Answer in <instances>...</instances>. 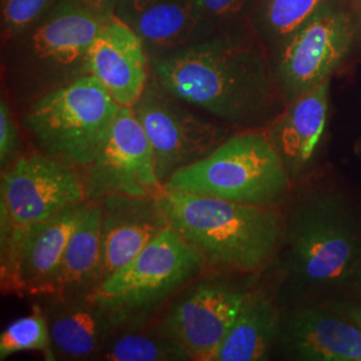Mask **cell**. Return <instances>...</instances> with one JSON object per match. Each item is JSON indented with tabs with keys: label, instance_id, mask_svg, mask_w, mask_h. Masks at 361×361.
I'll return each instance as SVG.
<instances>
[{
	"label": "cell",
	"instance_id": "6da1fadb",
	"mask_svg": "<svg viewBox=\"0 0 361 361\" xmlns=\"http://www.w3.org/2000/svg\"><path fill=\"white\" fill-rule=\"evenodd\" d=\"M152 75L171 95L234 126L264 122L283 98L271 55L253 31L152 58Z\"/></svg>",
	"mask_w": 361,
	"mask_h": 361
},
{
	"label": "cell",
	"instance_id": "7a4b0ae2",
	"mask_svg": "<svg viewBox=\"0 0 361 361\" xmlns=\"http://www.w3.org/2000/svg\"><path fill=\"white\" fill-rule=\"evenodd\" d=\"M155 204L169 226L202 259L233 271H255L271 261L285 235L271 207L162 189Z\"/></svg>",
	"mask_w": 361,
	"mask_h": 361
},
{
	"label": "cell",
	"instance_id": "3957f363",
	"mask_svg": "<svg viewBox=\"0 0 361 361\" xmlns=\"http://www.w3.org/2000/svg\"><path fill=\"white\" fill-rule=\"evenodd\" d=\"M285 235L290 271L307 286L350 284L361 271L360 225L336 194H305L292 209Z\"/></svg>",
	"mask_w": 361,
	"mask_h": 361
},
{
	"label": "cell",
	"instance_id": "277c9868",
	"mask_svg": "<svg viewBox=\"0 0 361 361\" xmlns=\"http://www.w3.org/2000/svg\"><path fill=\"white\" fill-rule=\"evenodd\" d=\"M289 176L269 135L247 131L226 138L201 161L177 170L164 188L273 207L288 193Z\"/></svg>",
	"mask_w": 361,
	"mask_h": 361
},
{
	"label": "cell",
	"instance_id": "5b68a950",
	"mask_svg": "<svg viewBox=\"0 0 361 361\" xmlns=\"http://www.w3.org/2000/svg\"><path fill=\"white\" fill-rule=\"evenodd\" d=\"M119 107L104 85L86 74L39 95L26 126L46 154L73 168H90Z\"/></svg>",
	"mask_w": 361,
	"mask_h": 361
},
{
	"label": "cell",
	"instance_id": "8992f818",
	"mask_svg": "<svg viewBox=\"0 0 361 361\" xmlns=\"http://www.w3.org/2000/svg\"><path fill=\"white\" fill-rule=\"evenodd\" d=\"M109 19L59 0L34 26L3 43L6 65L26 86L58 89L87 74V52Z\"/></svg>",
	"mask_w": 361,
	"mask_h": 361
},
{
	"label": "cell",
	"instance_id": "52a82bcc",
	"mask_svg": "<svg viewBox=\"0 0 361 361\" xmlns=\"http://www.w3.org/2000/svg\"><path fill=\"white\" fill-rule=\"evenodd\" d=\"M89 193L73 166L47 154L19 157L1 176L0 269L6 268L30 229Z\"/></svg>",
	"mask_w": 361,
	"mask_h": 361
},
{
	"label": "cell",
	"instance_id": "ba28073f",
	"mask_svg": "<svg viewBox=\"0 0 361 361\" xmlns=\"http://www.w3.org/2000/svg\"><path fill=\"white\" fill-rule=\"evenodd\" d=\"M202 261L193 246L168 225L137 257L95 285L90 301L111 323L125 320L153 308L193 279Z\"/></svg>",
	"mask_w": 361,
	"mask_h": 361
},
{
	"label": "cell",
	"instance_id": "9c48e42d",
	"mask_svg": "<svg viewBox=\"0 0 361 361\" xmlns=\"http://www.w3.org/2000/svg\"><path fill=\"white\" fill-rule=\"evenodd\" d=\"M188 106L165 90L153 75L133 106L153 147L162 186L177 170L201 161L226 140L224 130Z\"/></svg>",
	"mask_w": 361,
	"mask_h": 361
},
{
	"label": "cell",
	"instance_id": "30bf717a",
	"mask_svg": "<svg viewBox=\"0 0 361 361\" xmlns=\"http://www.w3.org/2000/svg\"><path fill=\"white\" fill-rule=\"evenodd\" d=\"M355 30L350 15L332 0L271 55L283 99L289 104L329 80L348 55Z\"/></svg>",
	"mask_w": 361,
	"mask_h": 361
},
{
	"label": "cell",
	"instance_id": "8fae6325",
	"mask_svg": "<svg viewBox=\"0 0 361 361\" xmlns=\"http://www.w3.org/2000/svg\"><path fill=\"white\" fill-rule=\"evenodd\" d=\"M162 189L154 153L134 109L121 106L104 146L89 168L94 195L154 197Z\"/></svg>",
	"mask_w": 361,
	"mask_h": 361
},
{
	"label": "cell",
	"instance_id": "7c38bea8",
	"mask_svg": "<svg viewBox=\"0 0 361 361\" xmlns=\"http://www.w3.org/2000/svg\"><path fill=\"white\" fill-rule=\"evenodd\" d=\"M245 296L228 285H201L170 310L162 324L164 336L188 360L214 361Z\"/></svg>",
	"mask_w": 361,
	"mask_h": 361
},
{
	"label": "cell",
	"instance_id": "4fadbf2b",
	"mask_svg": "<svg viewBox=\"0 0 361 361\" xmlns=\"http://www.w3.org/2000/svg\"><path fill=\"white\" fill-rule=\"evenodd\" d=\"M86 205L65 207L44 219L22 238L8 265L1 269V286L13 293H52L66 246Z\"/></svg>",
	"mask_w": 361,
	"mask_h": 361
},
{
	"label": "cell",
	"instance_id": "5bb4252c",
	"mask_svg": "<svg viewBox=\"0 0 361 361\" xmlns=\"http://www.w3.org/2000/svg\"><path fill=\"white\" fill-rule=\"evenodd\" d=\"M86 67L119 106L137 104L152 78V59L142 39L116 15L91 43Z\"/></svg>",
	"mask_w": 361,
	"mask_h": 361
},
{
	"label": "cell",
	"instance_id": "9a60e30c",
	"mask_svg": "<svg viewBox=\"0 0 361 361\" xmlns=\"http://www.w3.org/2000/svg\"><path fill=\"white\" fill-rule=\"evenodd\" d=\"M168 226L154 197L106 195L102 209V249L97 284L137 257Z\"/></svg>",
	"mask_w": 361,
	"mask_h": 361
},
{
	"label": "cell",
	"instance_id": "2e32d148",
	"mask_svg": "<svg viewBox=\"0 0 361 361\" xmlns=\"http://www.w3.org/2000/svg\"><path fill=\"white\" fill-rule=\"evenodd\" d=\"M285 345L297 359L361 361V325L325 308H302L285 324Z\"/></svg>",
	"mask_w": 361,
	"mask_h": 361
},
{
	"label": "cell",
	"instance_id": "e0dca14e",
	"mask_svg": "<svg viewBox=\"0 0 361 361\" xmlns=\"http://www.w3.org/2000/svg\"><path fill=\"white\" fill-rule=\"evenodd\" d=\"M329 80L297 97L271 123L269 138L289 174L305 168L323 138Z\"/></svg>",
	"mask_w": 361,
	"mask_h": 361
},
{
	"label": "cell",
	"instance_id": "ac0fdd59",
	"mask_svg": "<svg viewBox=\"0 0 361 361\" xmlns=\"http://www.w3.org/2000/svg\"><path fill=\"white\" fill-rule=\"evenodd\" d=\"M129 25L142 39L150 59L202 42L198 0H154Z\"/></svg>",
	"mask_w": 361,
	"mask_h": 361
},
{
	"label": "cell",
	"instance_id": "d6986e66",
	"mask_svg": "<svg viewBox=\"0 0 361 361\" xmlns=\"http://www.w3.org/2000/svg\"><path fill=\"white\" fill-rule=\"evenodd\" d=\"M279 332V314L262 293H246L214 361L265 360Z\"/></svg>",
	"mask_w": 361,
	"mask_h": 361
},
{
	"label": "cell",
	"instance_id": "ffe728a7",
	"mask_svg": "<svg viewBox=\"0 0 361 361\" xmlns=\"http://www.w3.org/2000/svg\"><path fill=\"white\" fill-rule=\"evenodd\" d=\"M101 234L102 207L86 205L66 246L54 292H63L90 280L97 281L102 249Z\"/></svg>",
	"mask_w": 361,
	"mask_h": 361
},
{
	"label": "cell",
	"instance_id": "44dd1931",
	"mask_svg": "<svg viewBox=\"0 0 361 361\" xmlns=\"http://www.w3.org/2000/svg\"><path fill=\"white\" fill-rule=\"evenodd\" d=\"M332 0H257L252 31L268 50L277 51Z\"/></svg>",
	"mask_w": 361,
	"mask_h": 361
},
{
	"label": "cell",
	"instance_id": "7402d4cb",
	"mask_svg": "<svg viewBox=\"0 0 361 361\" xmlns=\"http://www.w3.org/2000/svg\"><path fill=\"white\" fill-rule=\"evenodd\" d=\"M107 323L111 320L91 301L90 305H71L52 319V345L68 357L90 356L101 345Z\"/></svg>",
	"mask_w": 361,
	"mask_h": 361
},
{
	"label": "cell",
	"instance_id": "603a6c76",
	"mask_svg": "<svg viewBox=\"0 0 361 361\" xmlns=\"http://www.w3.org/2000/svg\"><path fill=\"white\" fill-rule=\"evenodd\" d=\"M257 0H198L202 42L221 35L252 31V16Z\"/></svg>",
	"mask_w": 361,
	"mask_h": 361
},
{
	"label": "cell",
	"instance_id": "cb8c5ba5",
	"mask_svg": "<svg viewBox=\"0 0 361 361\" xmlns=\"http://www.w3.org/2000/svg\"><path fill=\"white\" fill-rule=\"evenodd\" d=\"M51 335L47 322L39 310L10 324L0 336V359L4 360L13 353L23 350H39L47 360H54Z\"/></svg>",
	"mask_w": 361,
	"mask_h": 361
},
{
	"label": "cell",
	"instance_id": "d4e9b609",
	"mask_svg": "<svg viewBox=\"0 0 361 361\" xmlns=\"http://www.w3.org/2000/svg\"><path fill=\"white\" fill-rule=\"evenodd\" d=\"M104 359L111 361L188 360L185 353L166 336L155 338L134 334L118 338L104 353Z\"/></svg>",
	"mask_w": 361,
	"mask_h": 361
},
{
	"label": "cell",
	"instance_id": "484cf974",
	"mask_svg": "<svg viewBox=\"0 0 361 361\" xmlns=\"http://www.w3.org/2000/svg\"><path fill=\"white\" fill-rule=\"evenodd\" d=\"M59 0H0L1 42L34 26Z\"/></svg>",
	"mask_w": 361,
	"mask_h": 361
},
{
	"label": "cell",
	"instance_id": "4316f807",
	"mask_svg": "<svg viewBox=\"0 0 361 361\" xmlns=\"http://www.w3.org/2000/svg\"><path fill=\"white\" fill-rule=\"evenodd\" d=\"M20 149V135L13 121L10 104L6 98L0 101V165L10 168L18 159Z\"/></svg>",
	"mask_w": 361,
	"mask_h": 361
},
{
	"label": "cell",
	"instance_id": "83f0119b",
	"mask_svg": "<svg viewBox=\"0 0 361 361\" xmlns=\"http://www.w3.org/2000/svg\"><path fill=\"white\" fill-rule=\"evenodd\" d=\"M70 1L95 15H99L104 18H111L113 15H116V6L119 0H70Z\"/></svg>",
	"mask_w": 361,
	"mask_h": 361
},
{
	"label": "cell",
	"instance_id": "f1b7e54d",
	"mask_svg": "<svg viewBox=\"0 0 361 361\" xmlns=\"http://www.w3.org/2000/svg\"><path fill=\"white\" fill-rule=\"evenodd\" d=\"M154 0H119L116 6V15L123 22L129 23L133 18L145 10Z\"/></svg>",
	"mask_w": 361,
	"mask_h": 361
},
{
	"label": "cell",
	"instance_id": "f546056e",
	"mask_svg": "<svg viewBox=\"0 0 361 361\" xmlns=\"http://www.w3.org/2000/svg\"><path fill=\"white\" fill-rule=\"evenodd\" d=\"M349 316L355 320V322H357V323L361 325V304L360 305H357V307H355V308H352V310L348 312Z\"/></svg>",
	"mask_w": 361,
	"mask_h": 361
}]
</instances>
